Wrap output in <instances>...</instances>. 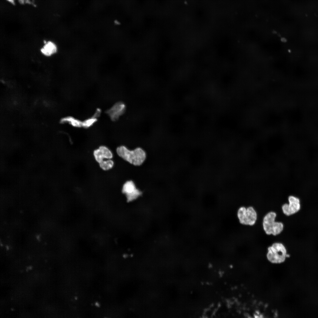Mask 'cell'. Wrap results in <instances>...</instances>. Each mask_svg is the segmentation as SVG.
I'll return each mask as SVG.
<instances>
[{
	"label": "cell",
	"mask_w": 318,
	"mask_h": 318,
	"mask_svg": "<svg viewBox=\"0 0 318 318\" xmlns=\"http://www.w3.org/2000/svg\"><path fill=\"white\" fill-rule=\"evenodd\" d=\"M116 150L119 156L135 166L141 165L146 159V153L140 148H137L134 150H130L125 146L122 145L118 147Z\"/></svg>",
	"instance_id": "6da1fadb"
},
{
	"label": "cell",
	"mask_w": 318,
	"mask_h": 318,
	"mask_svg": "<svg viewBox=\"0 0 318 318\" xmlns=\"http://www.w3.org/2000/svg\"><path fill=\"white\" fill-rule=\"evenodd\" d=\"M276 212L270 211L267 213L263 218V228L265 233L268 235L276 236L281 233L283 230V223L276 221Z\"/></svg>",
	"instance_id": "7a4b0ae2"
},
{
	"label": "cell",
	"mask_w": 318,
	"mask_h": 318,
	"mask_svg": "<svg viewBox=\"0 0 318 318\" xmlns=\"http://www.w3.org/2000/svg\"><path fill=\"white\" fill-rule=\"evenodd\" d=\"M266 257L271 262L279 264L284 262L287 257V251L282 243L275 242L267 248Z\"/></svg>",
	"instance_id": "3957f363"
},
{
	"label": "cell",
	"mask_w": 318,
	"mask_h": 318,
	"mask_svg": "<svg viewBox=\"0 0 318 318\" xmlns=\"http://www.w3.org/2000/svg\"><path fill=\"white\" fill-rule=\"evenodd\" d=\"M237 216L240 223L245 225H254L257 219V212L252 206L240 207L237 211Z\"/></svg>",
	"instance_id": "277c9868"
},
{
	"label": "cell",
	"mask_w": 318,
	"mask_h": 318,
	"mask_svg": "<svg viewBox=\"0 0 318 318\" xmlns=\"http://www.w3.org/2000/svg\"><path fill=\"white\" fill-rule=\"evenodd\" d=\"M288 201V203H285L282 205L281 209L284 215L290 216L299 211L301 204L299 199L294 196H289Z\"/></svg>",
	"instance_id": "5b68a950"
},
{
	"label": "cell",
	"mask_w": 318,
	"mask_h": 318,
	"mask_svg": "<svg viewBox=\"0 0 318 318\" xmlns=\"http://www.w3.org/2000/svg\"><path fill=\"white\" fill-rule=\"evenodd\" d=\"M122 193L125 194L128 202L132 201L140 196L142 192L137 189L132 180L127 181L123 184Z\"/></svg>",
	"instance_id": "8992f818"
},
{
	"label": "cell",
	"mask_w": 318,
	"mask_h": 318,
	"mask_svg": "<svg viewBox=\"0 0 318 318\" xmlns=\"http://www.w3.org/2000/svg\"><path fill=\"white\" fill-rule=\"evenodd\" d=\"M126 109L125 104L121 102L114 104L106 111L107 114L113 121L117 120L125 112Z\"/></svg>",
	"instance_id": "52a82bcc"
},
{
	"label": "cell",
	"mask_w": 318,
	"mask_h": 318,
	"mask_svg": "<svg viewBox=\"0 0 318 318\" xmlns=\"http://www.w3.org/2000/svg\"><path fill=\"white\" fill-rule=\"evenodd\" d=\"M93 154L95 160L98 163L105 159H111L113 157L111 151L104 145L100 146L95 150Z\"/></svg>",
	"instance_id": "ba28073f"
},
{
	"label": "cell",
	"mask_w": 318,
	"mask_h": 318,
	"mask_svg": "<svg viewBox=\"0 0 318 318\" xmlns=\"http://www.w3.org/2000/svg\"><path fill=\"white\" fill-rule=\"evenodd\" d=\"M56 45L53 42L49 41L45 42L41 49L42 53L46 56L49 57L55 54L57 51Z\"/></svg>",
	"instance_id": "9c48e42d"
},
{
	"label": "cell",
	"mask_w": 318,
	"mask_h": 318,
	"mask_svg": "<svg viewBox=\"0 0 318 318\" xmlns=\"http://www.w3.org/2000/svg\"><path fill=\"white\" fill-rule=\"evenodd\" d=\"M63 123H67L73 127H82V121L71 116L64 118L62 120Z\"/></svg>",
	"instance_id": "30bf717a"
},
{
	"label": "cell",
	"mask_w": 318,
	"mask_h": 318,
	"mask_svg": "<svg viewBox=\"0 0 318 318\" xmlns=\"http://www.w3.org/2000/svg\"><path fill=\"white\" fill-rule=\"evenodd\" d=\"M99 164L100 167L102 170L107 171L113 167L114 162L111 159H108L103 160Z\"/></svg>",
	"instance_id": "8fae6325"
},
{
	"label": "cell",
	"mask_w": 318,
	"mask_h": 318,
	"mask_svg": "<svg viewBox=\"0 0 318 318\" xmlns=\"http://www.w3.org/2000/svg\"><path fill=\"white\" fill-rule=\"evenodd\" d=\"M98 118L94 115L82 121V127L88 128L93 125L97 121Z\"/></svg>",
	"instance_id": "7c38bea8"
},
{
	"label": "cell",
	"mask_w": 318,
	"mask_h": 318,
	"mask_svg": "<svg viewBox=\"0 0 318 318\" xmlns=\"http://www.w3.org/2000/svg\"><path fill=\"white\" fill-rule=\"evenodd\" d=\"M101 112V111L100 109L99 108L97 109L93 115L98 118L100 115Z\"/></svg>",
	"instance_id": "4fadbf2b"
},
{
	"label": "cell",
	"mask_w": 318,
	"mask_h": 318,
	"mask_svg": "<svg viewBox=\"0 0 318 318\" xmlns=\"http://www.w3.org/2000/svg\"><path fill=\"white\" fill-rule=\"evenodd\" d=\"M280 40L283 42H285L286 41V39L284 37H282L281 38Z\"/></svg>",
	"instance_id": "5bb4252c"
}]
</instances>
